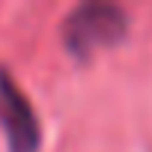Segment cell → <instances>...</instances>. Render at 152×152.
I'll return each instance as SVG.
<instances>
[{
  "mask_svg": "<svg viewBox=\"0 0 152 152\" xmlns=\"http://www.w3.org/2000/svg\"><path fill=\"white\" fill-rule=\"evenodd\" d=\"M125 33V15L116 6L90 3L81 6L66 21V39L75 54H93L99 48H107L119 42Z\"/></svg>",
  "mask_w": 152,
  "mask_h": 152,
  "instance_id": "1",
  "label": "cell"
},
{
  "mask_svg": "<svg viewBox=\"0 0 152 152\" xmlns=\"http://www.w3.org/2000/svg\"><path fill=\"white\" fill-rule=\"evenodd\" d=\"M3 104H6V128H9V137H12V146L15 152H33L36 146V119L27 107V102L21 99V93L3 78Z\"/></svg>",
  "mask_w": 152,
  "mask_h": 152,
  "instance_id": "2",
  "label": "cell"
}]
</instances>
